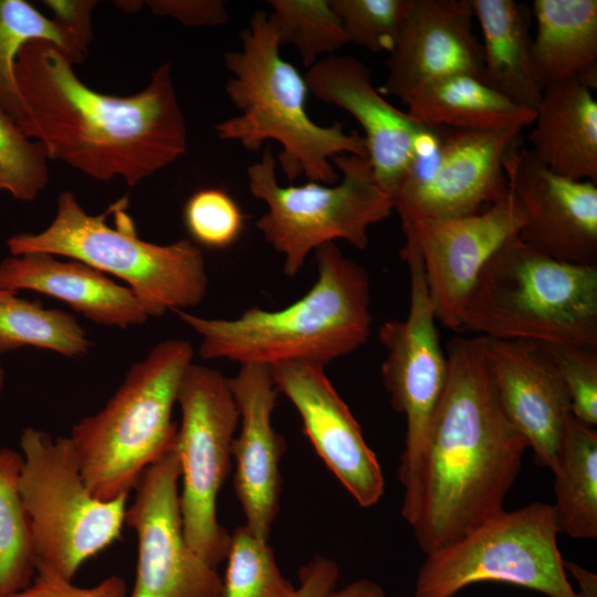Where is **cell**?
Here are the masks:
<instances>
[{
    "label": "cell",
    "mask_w": 597,
    "mask_h": 597,
    "mask_svg": "<svg viewBox=\"0 0 597 597\" xmlns=\"http://www.w3.org/2000/svg\"><path fill=\"white\" fill-rule=\"evenodd\" d=\"M33 40L52 42L73 64L85 59L53 18L45 17L24 0H0V108L18 124L24 108L15 78V63L21 49Z\"/></svg>",
    "instance_id": "cell-29"
},
{
    "label": "cell",
    "mask_w": 597,
    "mask_h": 597,
    "mask_svg": "<svg viewBox=\"0 0 597 597\" xmlns=\"http://www.w3.org/2000/svg\"><path fill=\"white\" fill-rule=\"evenodd\" d=\"M504 170L525 216L517 237L557 261L597 265L596 184L557 175L528 148L517 146Z\"/></svg>",
    "instance_id": "cell-17"
},
{
    "label": "cell",
    "mask_w": 597,
    "mask_h": 597,
    "mask_svg": "<svg viewBox=\"0 0 597 597\" xmlns=\"http://www.w3.org/2000/svg\"><path fill=\"white\" fill-rule=\"evenodd\" d=\"M566 572L570 573L578 583V597H597V575L576 563L565 561Z\"/></svg>",
    "instance_id": "cell-42"
},
{
    "label": "cell",
    "mask_w": 597,
    "mask_h": 597,
    "mask_svg": "<svg viewBox=\"0 0 597 597\" xmlns=\"http://www.w3.org/2000/svg\"><path fill=\"white\" fill-rule=\"evenodd\" d=\"M7 245L12 255L45 252L115 275L140 298L150 317L196 306L208 289L203 254L191 240L158 244L130 229H114L104 214L87 213L70 190L59 195L55 216L44 230L14 234Z\"/></svg>",
    "instance_id": "cell-7"
},
{
    "label": "cell",
    "mask_w": 597,
    "mask_h": 597,
    "mask_svg": "<svg viewBox=\"0 0 597 597\" xmlns=\"http://www.w3.org/2000/svg\"><path fill=\"white\" fill-rule=\"evenodd\" d=\"M3 386H4V370L0 364V395L2 392Z\"/></svg>",
    "instance_id": "cell-44"
},
{
    "label": "cell",
    "mask_w": 597,
    "mask_h": 597,
    "mask_svg": "<svg viewBox=\"0 0 597 597\" xmlns=\"http://www.w3.org/2000/svg\"><path fill=\"white\" fill-rule=\"evenodd\" d=\"M400 255L410 277L409 311L405 320L386 321L378 332L386 350L381 378L392 408L406 420L405 447L398 479L406 490L417 471L429 425L441 398L448 360L439 341L418 249L405 242Z\"/></svg>",
    "instance_id": "cell-12"
},
{
    "label": "cell",
    "mask_w": 597,
    "mask_h": 597,
    "mask_svg": "<svg viewBox=\"0 0 597 597\" xmlns=\"http://www.w3.org/2000/svg\"><path fill=\"white\" fill-rule=\"evenodd\" d=\"M473 18L471 0H413L386 62L383 93L405 104L437 80L462 73L482 77L483 53Z\"/></svg>",
    "instance_id": "cell-21"
},
{
    "label": "cell",
    "mask_w": 597,
    "mask_h": 597,
    "mask_svg": "<svg viewBox=\"0 0 597 597\" xmlns=\"http://www.w3.org/2000/svg\"><path fill=\"white\" fill-rule=\"evenodd\" d=\"M304 77L310 93L359 123L375 178L390 196L415 163L440 143L442 129L427 127L387 102L373 85L370 70L354 56L322 59Z\"/></svg>",
    "instance_id": "cell-16"
},
{
    "label": "cell",
    "mask_w": 597,
    "mask_h": 597,
    "mask_svg": "<svg viewBox=\"0 0 597 597\" xmlns=\"http://www.w3.org/2000/svg\"><path fill=\"white\" fill-rule=\"evenodd\" d=\"M462 331L597 347V265L557 261L515 235L481 270L463 308Z\"/></svg>",
    "instance_id": "cell-5"
},
{
    "label": "cell",
    "mask_w": 597,
    "mask_h": 597,
    "mask_svg": "<svg viewBox=\"0 0 597 597\" xmlns=\"http://www.w3.org/2000/svg\"><path fill=\"white\" fill-rule=\"evenodd\" d=\"M577 78L544 87L535 109L530 149L553 172L597 182V102Z\"/></svg>",
    "instance_id": "cell-23"
},
{
    "label": "cell",
    "mask_w": 597,
    "mask_h": 597,
    "mask_svg": "<svg viewBox=\"0 0 597 597\" xmlns=\"http://www.w3.org/2000/svg\"><path fill=\"white\" fill-rule=\"evenodd\" d=\"M21 452L0 448V597L31 584L36 559L20 492Z\"/></svg>",
    "instance_id": "cell-30"
},
{
    "label": "cell",
    "mask_w": 597,
    "mask_h": 597,
    "mask_svg": "<svg viewBox=\"0 0 597 597\" xmlns=\"http://www.w3.org/2000/svg\"><path fill=\"white\" fill-rule=\"evenodd\" d=\"M20 449V492L36 565L73 580L88 559L121 537L128 496H94L69 437L29 427Z\"/></svg>",
    "instance_id": "cell-9"
},
{
    "label": "cell",
    "mask_w": 597,
    "mask_h": 597,
    "mask_svg": "<svg viewBox=\"0 0 597 597\" xmlns=\"http://www.w3.org/2000/svg\"><path fill=\"white\" fill-rule=\"evenodd\" d=\"M43 3L53 12V19L71 36L78 52L85 57L93 39L92 12L98 1L46 0Z\"/></svg>",
    "instance_id": "cell-39"
},
{
    "label": "cell",
    "mask_w": 597,
    "mask_h": 597,
    "mask_svg": "<svg viewBox=\"0 0 597 597\" xmlns=\"http://www.w3.org/2000/svg\"><path fill=\"white\" fill-rule=\"evenodd\" d=\"M315 259L312 287L280 310L253 306L229 320L176 311L201 337L199 355L240 365L298 360L324 367L363 346L373 324L367 272L334 242L316 249Z\"/></svg>",
    "instance_id": "cell-3"
},
{
    "label": "cell",
    "mask_w": 597,
    "mask_h": 597,
    "mask_svg": "<svg viewBox=\"0 0 597 597\" xmlns=\"http://www.w3.org/2000/svg\"><path fill=\"white\" fill-rule=\"evenodd\" d=\"M522 129H442L437 148L418 159L391 196L401 227L471 216L507 192L504 163Z\"/></svg>",
    "instance_id": "cell-13"
},
{
    "label": "cell",
    "mask_w": 597,
    "mask_h": 597,
    "mask_svg": "<svg viewBox=\"0 0 597 597\" xmlns=\"http://www.w3.org/2000/svg\"><path fill=\"white\" fill-rule=\"evenodd\" d=\"M413 0H331L349 42L369 52L390 53Z\"/></svg>",
    "instance_id": "cell-34"
},
{
    "label": "cell",
    "mask_w": 597,
    "mask_h": 597,
    "mask_svg": "<svg viewBox=\"0 0 597 597\" xmlns=\"http://www.w3.org/2000/svg\"><path fill=\"white\" fill-rule=\"evenodd\" d=\"M478 337L504 416L533 449L536 463L552 471L573 415L545 344Z\"/></svg>",
    "instance_id": "cell-19"
},
{
    "label": "cell",
    "mask_w": 597,
    "mask_h": 597,
    "mask_svg": "<svg viewBox=\"0 0 597 597\" xmlns=\"http://www.w3.org/2000/svg\"><path fill=\"white\" fill-rule=\"evenodd\" d=\"M532 52L538 80L549 84L577 78L597 84V1L534 0Z\"/></svg>",
    "instance_id": "cell-25"
},
{
    "label": "cell",
    "mask_w": 597,
    "mask_h": 597,
    "mask_svg": "<svg viewBox=\"0 0 597 597\" xmlns=\"http://www.w3.org/2000/svg\"><path fill=\"white\" fill-rule=\"evenodd\" d=\"M240 49L224 54L230 72L226 94L239 114L218 123V138L238 142L248 150L275 140L282 147L279 161L289 181L301 175L334 185L339 180L333 157H367L366 140L342 123L323 126L307 114L310 93L305 77L280 54L277 35L265 11H255L240 32Z\"/></svg>",
    "instance_id": "cell-4"
},
{
    "label": "cell",
    "mask_w": 597,
    "mask_h": 597,
    "mask_svg": "<svg viewBox=\"0 0 597 597\" xmlns=\"http://www.w3.org/2000/svg\"><path fill=\"white\" fill-rule=\"evenodd\" d=\"M23 346L78 358L87 354L91 343L73 315L0 289V354Z\"/></svg>",
    "instance_id": "cell-28"
},
{
    "label": "cell",
    "mask_w": 597,
    "mask_h": 597,
    "mask_svg": "<svg viewBox=\"0 0 597 597\" xmlns=\"http://www.w3.org/2000/svg\"><path fill=\"white\" fill-rule=\"evenodd\" d=\"M192 358L188 341L158 343L130 367L101 410L72 427L69 439L94 496H129L143 472L174 444L172 410Z\"/></svg>",
    "instance_id": "cell-6"
},
{
    "label": "cell",
    "mask_w": 597,
    "mask_h": 597,
    "mask_svg": "<svg viewBox=\"0 0 597 597\" xmlns=\"http://www.w3.org/2000/svg\"><path fill=\"white\" fill-rule=\"evenodd\" d=\"M339 572L334 561L316 556L300 570V585L294 597H325L335 589Z\"/></svg>",
    "instance_id": "cell-40"
},
{
    "label": "cell",
    "mask_w": 597,
    "mask_h": 597,
    "mask_svg": "<svg viewBox=\"0 0 597 597\" xmlns=\"http://www.w3.org/2000/svg\"><path fill=\"white\" fill-rule=\"evenodd\" d=\"M219 597H294L296 587L281 573L268 541L245 525L230 534Z\"/></svg>",
    "instance_id": "cell-32"
},
{
    "label": "cell",
    "mask_w": 597,
    "mask_h": 597,
    "mask_svg": "<svg viewBox=\"0 0 597 597\" xmlns=\"http://www.w3.org/2000/svg\"><path fill=\"white\" fill-rule=\"evenodd\" d=\"M552 504L558 533L597 537V431L570 417L558 449Z\"/></svg>",
    "instance_id": "cell-27"
},
{
    "label": "cell",
    "mask_w": 597,
    "mask_h": 597,
    "mask_svg": "<svg viewBox=\"0 0 597 597\" xmlns=\"http://www.w3.org/2000/svg\"><path fill=\"white\" fill-rule=\"evenodd\" d=\"M269 3L272 8L269 21L280 45L294 46L307 69L349 43L331 0H270Z\"/></svg>",
    "instance_id": "cell-31"
},
{
    "label": "cell",
    "mask_w": 597,
    "mask_h": 597,
    "mask_svg": "<svg viewBox=\"0 0 597 597\" xmlns=\"http://www.w3.org/2000/svg\"><path fill=\"white\" fill-rule=\"evenodd\" d=\"M182 219L192 242L199 248L222 250L238 241L245 216L227 191L203 188L188 198Z\"/></svg>",
    "instance_id": "cell-35"
},
{
    "label": "cell",
    "mask_w": 597,
    "mask_h": 597,
    "mask_svg": "<svg viewBox=\"0 0 597 597\" xmlns=\"http://www.w3.org/2000/svg\"><path fill=\"white\" fill-rule=\"evenodd\" d=\"M48 155L0 108V192L33 201L49 184Z\"/></svg>",
    "instance_id": "cell-33"
},
{
    "label": "cell",
    "mask_w": 597,
    "mask_h": 597,
    "mask_svg": "<svg viewBox=\"0 0 597 597\" xmlns=\"http://www.w3.org/2000/svg\"><path fill=\"white\" fill-rule=\"evenodd\" d=\"M545 347L568 392L573 417L596 427L597 347L566 344H545Z\"/></svg>",
    "instance_id": "cell-36"
},
{
    "label": "cell",
    "mask_w": 597,
    "mask_h": 597,
    "mask_svg": "<svg viewBox=\"0 0 597 597\" xmlns=\"http://www.w3.org/2000/svg\"><path fill=\"white\" fill-rule=\"evenodd\" d=\"M151 12L187 27H219L228 22L229 11L222 0H149Z\"/></svg>",
    "instance_id": "cell-38"
},
{
    "label": "cell",
    "mask_w": 597,
    "mask_h": 597,
    "mask_svg": "<svg viewBox=\"0 0 597 597\" xmlns=\"http://www.w3.org/2000/svg\"><path fill=\"white\" fill-rule=\"evenodd\" d=\"M482 32L483 81L519 106L536 109L543 86L535 69L531 7L514 0H471Z\"/></svg>",
    "instance_id": "cell-24"
},
{
    "label": "cell",
    "mask_w": 597,
    "mask_h": 597,
    "mask_svg": "<svg viewBox=\"0 0 597 597\" xmlns=\"http://www.w3.org/2000/svg\"><path fill=\"white\" fill-rule=\"evenodd\" d=\"M407 113L437 129H523L535 112L516 105L488 85L481 76L462 73L431 82L406 102Z\"/></svg>",
    "instance_id": "cell-26"
},
{
    "label": "cell",
    "mask_w": 597,
    "mask_h": 597,
    "mask_svg": "<svg viewBox=\"0 0 597 597\" xmlns=\"http://www.w3.org/2000/svg\"><path fill=\"white\" fill-rule=\"evenodd\" d=\"M552 504L530 503L492 515L458 541L426 555L413 597H453L483 582L547 597H578L557 545Z\"/></svg>",
    "instance_id": "cell-10"
},
{
    "label": "cell",
    "mask_w": 597,
    "mask_h": 597,
    "mask_svg": "<svg viewBox=\"0 0 597 597\" xmlns=\"http://www.w3.org/2000/svg\"><path fill=\"white\" fill-rule=\"evenodd\" d=\"M145 1H116V6L125 12L138 11Z\"/></svg>",
    "instance_id": "cell-43"
},
{
    "label": "cell",
    "mask_w": 597,
    "mask_h": 597,
    "mask_svg": "<svg viewBox=\"0 0 597 597\" xmlns=\"http://www.w3.org/2000/svg\"><path fill=\"white\" fill-rule=\"evenodd\" d=\"M176 439V438H175ZM175 442L140 475L125 524L136 534L137 561L129 597H219L222 577L188 544L179 505Z\"/></svg>",
    "instance_id": "cell-14"
},
{
    "label": "cell",
    "mask_w": 597,
    "mask_h": 597,
    "mask_svg": "<svg viewBox=\"0 0 597 597\" xmlns=\"http://www.w3.org/2000/svg\"><path fill=\"white\" fill-rule=\"evenodd\" d=\"M67 259L45 252L6 258L0 263V289L46 294L101 325L126 328L148 321L146 306L128 286L84 262Z\"/></svg>",
    "instance_id": "cell-22"
},
{
    "label": "cell",
    "mask_w": 597,
    "mask_h": 597,
    "mask_svg": "<svg viewBox=\"0 0 597 597\" xmlns=\"http://www.w3.org/2000/svg\"><path fill=\"white\" fill-rule=\"evenodd\" d=\"M6 597H129L126 582L118 575H111L94 586L82 587L51 568L36 565L30 585Z\"/></svg>",
    "instance_id": "cell-37"
},
{
    "label": "cell",
    "mask_w": 597,
    "mask_h": 597,
    "mask_svg": "<svg viewBox=\"0 0 597 597\" xmlns=\"http://www.w3.org/2000/svg\"><path fill=\"white\" fill-rule=\"evenodd\" d=\"M177 405L180 423L175 446L184 533L189 546L218 567L226 559L230 534L218 520L217 501L231 469L238 407L228 378L193 363L180 383Z\"/></svg>",
    "instance_id": "cell-11"
},
{
    "label": "cell",
    "mask_w": 597,
    "mask_h": 597,
    "mask_svg": "<svg viewBox=\"0 0 597 597\" xmlns=\"http://www.w3.org/2000/svg\"><path fill=\"white\" fill-rule=\"evenodd\" d=\"M228 385L240 423L231 447L235 461L234 492L245 517L244 525L268 541L280 509V463L285 451L284 440L272 425L279 391L264 365H240L238 373L228 378Z\"/></svg>",
    "instance_id": "cell-20"
},
{
    "label": "cell",
    "mask_w": 597,
    "mask_h": 597,
    "mask_svg": "<svg viewBox=\"0 0 597 597\" xmlns=\"http://www.w3.org/2000/svg\"><path fill=\"white\" fill-rule=\"evenodd\" d=\"M332 163L342 172L334 185H280L270 148L247 169L250 192L266 206L256 228L283 255L289 276L301 271L312 251L335 240L365 250L369 227L394 211L391 196L378 185L367 157L342 154Z\"/></svg>",
    "instance_id": "cell-8"
},
{
    "label": "cell",
    "mask_w": 597,
    "mask_h": 597,
    "mask_svg": "<svg viewBox=\"0 0 597 597\" xmlns=\"http://www.w3.org/2000/svg\"><path fill=\"white\" fill-rule=\"evenodd\" d=\"M524 223L523 209L507 186L502 198L478 213L402 228L405 242L419 251L437 321L462 331L463 308L481 270Z\"/></svg>",
    "instance_id": "cell-15"
},
{
    "label": "cell",
    "mask_w": 597,
    "mask_h": 597,
    "mask_svg": "<svg viewBox=\"0 0 597 597\" xmlns=\"http://www.w3.org/2000/svg\"><path fill=\"white\" fill-rule=\"evenodd\" d=\"M73 65L45 40L28 42L17 57L24 108L19 126L49 159L100 181L121 177L134 187L186 154L187 125L169 63L129 96L92 90Z\"/></svg>",
    "instance_id": "cell-1"
},
{
    "label": "cell",
    "mask_w": 597,
    "mask_h": 597,
    "mask_svg": "<svg viewBox=\"0 0 597 597\" xmlns=\"http://www.w3.org/2000/svg\"><path fill=\"white\" fill-rule=\"evenodd\" d=\"M448 375L401 515L427 555L503 510L528 448L504 416L479 337L447 345Z\"/></svg>",
    "instance_id": "cell-2"
},
{
    "label": "cell",
    "mask_w": 597,
    "mask_h": 597,
    "mask_svg": "<svg viewBox=\"0 0 597 597\" xmlns=\"http://www.w3.org/2000/svg\"><path fill=\"white\" fill-rule=\"evenodd\" d=\"M269 369L277 391L300 413L305 436L329 471L360 506L376 504L385 490L380 464L324 367L294 360Z\"/></svg>",
    "instance_id": "cell-18"
},
{
    "label": "cell",
    "mask_w": 597,
    "mask_h": 597,
    "mask_svg": "<svg viewBox=\"0 0 597 597\" xmlns=\"http://www.w3.org/2000/svg\"><path fill=\"white\" fill-rule=\"evenodd\" d=\"M325 597H387L380 585L370 579H358L341 589L331 590Z\"/></svg>",
    "instance_id": "cell-41"
}]
</instances>
